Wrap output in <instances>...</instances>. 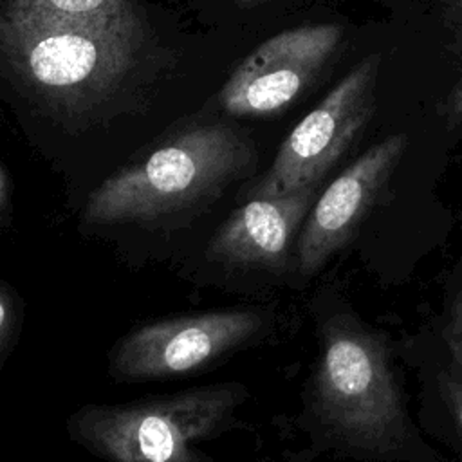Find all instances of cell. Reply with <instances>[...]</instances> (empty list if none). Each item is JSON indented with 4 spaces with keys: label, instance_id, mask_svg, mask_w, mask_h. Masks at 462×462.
Instances as JSON below:
<instances>
[{
    "label": "cell",
    "instance_id": "cell-1",
    "mask_svg": "<svg viewBox=\"0 0 462 462\" xmlns=\"http://www.w3.org/2000/svg\"><path fill=\"white\" fill-rule=\"evenodd\" d=\"M254 161L251 144L226 125L191 128L114 173L85 204L88 224L150 220L217 193Z\"/></svg>",
    "mask_w": 462,
    "mask_h": 462
},
{
    "label": "cell",
    "instance_id": "cell-2",
    "mask_svg": "<svg viewBox=\"0 0 462 462\" xmlns=\"http://www.w3.org/2000/svg\"><path fill=\"white\" fill-rule=\"evenodd\" d=\"M244 388L211 384L117 406H87L70 419L76 440L110 462H204L197 442L218 433Z\"/></svg>",
    "mask_w": 462,
    "mask_h": 462
},
{
    "label": "cell",
    "instance_id": "cell-3",
    "mask_svg": "<svg viewBox=\"0 0 462 462\" xmlns=\"http://www.w3.org/2000/svg\"><path fill=\"white\" fill-rule=\"evenodd\" d=\"M141 27H92L4 7L0 47L42 94L65 105L94 99L128 72Z\"/></svg>",
    "mask_w": 462,
    "mask_h": 462
},
{
    "label": "cell",
    "instance_id": "cell-4",
    "mask_svg": "<svg viewBox=\"0 0 462 462\" xmlns=\"http://www.w3.org/2000/svg\"><path fill=\"white\" fill-rule=\"evenodd\" d=\"M321 417L350 444L384 449L402 440L404 411L386 350L346 321L328 327L316 374Z\"/></svg>",
    "mask_w": 462,
    "mask_h": 462
},
{
    "label": "cell",
    "instance_id": "cell-5",
    "mask_svg": "<svg viewBox=\"0 0 462 462\" xmlns=\"http://www.w3.org/2000/svg\"><path fill=\"white\" fill-rule=\"evenodd\" d=\"M379 63V54L363 58L292 128L254 188V197H276L318 186L366 126L375 105Z\"/></svg>",
    "mask_w": 462,
    "mask_h": 462
},
{
    "label": "cell",
    "instance_id": "cell-6",
    "mask_svg": "<svg viewBox=\"0 0 462 462\" xmlns=\"http://www.w3.org/2000/svg\"><path fill=\"white\" fill-rule=\"evenodd\" d=\"M262 318L253 310H217L144 325L112 352L110 370L123 381L188 375L253 337Z\"/></svg>",
    "mask_w": 462,
    "mask_h": 462
},
{
    "label": "cell",
    "instance_id": "cell-7",
    "mask_svg": "<svg viewBox=\"0 0 462 462\" xmlns=\"http://www.w3.org/2000/svg\"><path fill=\"white\" fill-rule=\"evenodd\" d=\"M343 42L341 27L310 23L260 43L231 74L220 105L233 116H269L294 103Z\"/></svg>",
    "mask_w": 462,
    "mask_h": 462
},
{
    "label": "cell",
    "instance_id": "cell-8",
    "mask_svg": "<svg viewBox=\"0 0 462 462\" xmlns=\"http://www.w3.org/2000/svg\"><path fill=\"white\" fill-rule=\"evenodd\" d=\"M406 134L388 135L363 152L319 195L298 236V265L312 274L357 231L406 152Z\"/></svg>",
    "mask_w": 462,
    "mask_h": 462
},
{
    "label": "cell",
    "instance_id": "cell-9",
    "mask_svg": "<svg viewBox=\"0 0 462 462\" xmlns=\"http://www.w3.org/2000/svg\"><path fill=\"white\" fill-rule=\"evenodd\" d=\"M314 193L316 186H309L285 195L251 199L215 233L208 258L238 267L282 269Z\"/></svg>",
    "mask_w": 462,
    "mask_h": 462
},
{
    "label": "cell",
    "instance_id": "cell-10",
    "mask_svg": "<svg viewBox=\"0 0 462 462\" xmlns=\"http://www.w3.org/2000/svg\"><path fill=\"white\" fill-rule=\"evenodd\" d=\"M7 9L63 23L139 27L128 0H7Z\"/></svg>",
    "mask_w": 462,
    "mask_h": 462
},
{
    "label": "cell",
    "instance_id": "cell-11",
    "mask_svg": "<svg viewBox=\"0 0 462 462\" xmlns=\"http://www.w3.org/2000/svg\"><path fill=\"white\" fill-rule=\"evenodd\" d=\"M14 323H16V307L11 292L7 287L0 283V359L4 352L7 350L9 337L14 332Z\"/></svg>",
    "mask_w": 462,
    "mask_h": 462
},
{
    "label": "cell",
    "instance_id": "cell-12",
    "mask_svg": "<svg viewBox=\"0 0 462 462\" xmlns=\"http://www.w3.org/2000/svg\"><path fill=\"white\" fill-rule=\"evenodd\" d=\"M442 11V18L451 31L455 43L462 49V0H437Z\"/></svg>",
    "mask_w": 462,
    "mask_h": 462
},
{
    "label": "cell",
    "instance_id": "cell-13",
    "mask_svg": "<svg viewBox=\"0 0 462 462\" xmlns=\"http://www.w3.org/2000/svg\"><path fill=\"white\" fill-rule=\"evenodd\" d=\"M448 337H449L453 356L457 363L462 366V294H458V298L455 300Z\"/></svg>",
    "mask_w": 462,
    "mask_h": 462
},
{
    "label": "cell",
    "instance_id": "cell-14",
    "mask_svg": "<svg viewBox=\"0 0 462 462\" xmlns=\"http://www.w3.org/2000/svg\"><path fill=\"white\" fill-rule=\"evenodd\" d=\"M444 116L449 126L462 125V76L457 85L451 88L446 103H444Z\"/></svg>",
    "mask_w": 462,
    "mask_h": 462
},
{
    "label": "cell",
    "instance_id": "cell-15",
    "mask_svg": "<svg viewBox=\"0 0 462 462\" xmlns=\"http://www.w3.org/2000/svg\"><path fill=\"white\" fill-rule=\"evenodd\" d=\"M444 390L448 393V399L451 402V410L455 413V419L462 430V383L460 381H453L448 379L444 383Z\"/></svg>",
    "mask_w": 462,
    "mask_h": 462
},
{
    "label": "cell",
    "instance_id": "cell-16",
    "mask_svg": "<svg viewBox=\"0 0 462 462\" xmlns=\"http://www.w3.org/2000/svg\"><path fill=\"white\" fill-rule=\"evenodd\" d=\"M7 202H9V182H7L5 171L0 168V211L5 209Z\"/></svg>",
    "mask_w": 462,
    "mask_h": 462
},
{
    "label": "cell",
    "instance_id": "cell-17",
    "mask_svg": "<svg viewBox=\"0 0 462 462\" xmlns=\"http://www.w3.org/2000/svg\"><path fill=\"white\" fill-rule=\"evenodd\" d=\"M236 2L242 4V5H256V4H262L265 0H236Z\"/></svg>",
    "mask_w": 462,
    "mask_h": 462
}]
</instances>
